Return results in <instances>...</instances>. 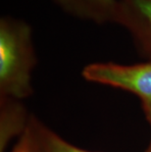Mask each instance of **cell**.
Segmentation results:
<instances>
[{
  "instance_id": "ba28073f",
  "label": "cell",
  "mask_w": 151,
  "mask_h": 152,
  "mask_svg": "<svg viewBox=\"0 0 151 152\" xmlns=\"http://www.w3.org/2000/svg\"><path fill=\"white\" fill-rule=\"evenodd\" d=\"M142 109H143L144 116H145L147 122L149 123L150 129H151V103H145V104H142ZM144 152H151V137H150V142H149L148 147L146 148Z\"/></svg>"
},
{
  "instance_id": "7a4b0ae2",
  "label": "cell",
  "mask_w": 151,
  "mask_h": 152,
  "mask_svg": "<svg viewBox=\"0 0 151 152\" xmlns=\"http://www.w3.org/2000/svg\"><path fill=\"white\" fill-rule=\"evenodd\" d=\"M85 80L117 87L136 94L141 104L151 103V61L124 65L114 62H96L82 71Z\"/></svg>"
},
{
  "instance_id": "52a82bcc",
  "label": "cell",
  "mask_w": 151,
  "mask_h": 152,
  "mask_svg": "<svg viewBox=\"0 0 151 152\" xmlns=\"http://www.w3.org/2000/svg\"><path fill=\"white\" fill-rule=\"evenodd\" d=\"M10 152H37L28 128H27L24 134L18 138Z\"/></svg>"
},
{
  "instance_id": "277c9868",
  "label": "cell",
  "mask_w": 151,
  "mask_h": 152,
  "mask_svg": "<svg viewBox=\"0 0 151 152\" xmlns=\"http://www.w3.org/2000/svg\"><path fill=\"white\" fill-rule=\"evenodd\" d=\"M57 7L71 17L102 25L114 23L118 0H52Z\"/></svg>"
},
{
  "instance_id": "6da1fadb",
  "label": "cell",
  "mask_w": 151,
  "mask_h": 152,
  "mask_svg": "<svg viewBox=\"0 0 151 152\" xmlns=\"http://www.w3.org/2000/svg\"><path fill=\"white\" fill-rule=\"evenodd\" d=\"M36 66L33 31L12 16L0 19V97L18 100L33 94L31 74Z\"/></svg>"
},
{
  "instance_id": "5b68a950",
  "label": "cell",
  "mask_w": 151,
  "mask_h": 152,
  "mask_svg": "<svg viewBox=\"0 0 151 152\" xmlns=\"http://www.w3.org/2000/svg\"><path fill=\"white\" fill-rule=\"evenodd\" d=\"M31 116L22 100L0 97V152H6L12 140L24 134Z\"/></svg>"
},
{
  "instance_id": "8992f818",
  "label": "cell",
  "mask_w": 151,
  "mask_h": 152,
  "mask_svg": "<svg viewBox=\"0 0 151 152\" xmlns=\"http://www.w3.org/2000/svg\"><path fill=\"white\" fill-rule=\"evenodd\" d=\"M28 128L37 152H91L77 147L63 140L34 115L31 116Z\"/></svg>"
},
{
  "instance_id": "3957f363",
  "label": "cell",
  "mask_w": 151,
  "mask_h": 152,
  "mask_svg": "<svg viewBox=\"0 0 151 152\" xmlns=\"http://www.w3.org/2000/svg\"><path fill=\"white\" fill-rule=\"evenodd\" d=\"M115 24L126 28L139 53L151 61V0H118Z\"/></svg>"
}]
</instances>
